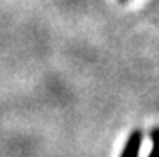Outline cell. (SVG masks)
<instances>
[{"mask_svg": "<svg viewBox=\"0 0 159 157\" xmlns=\"http://www.w3.org/2000/svg\"><path fill=\"white\" fill-rule=\"evenodd\" d=\"M142 142H144V132L141 129H134L130 133H129L120 157H139Z\"/></svg>", "mask_w": 159, "mask_h": 157, "instance_id": "1", "label": "cell"}, {"mask_svg": "<svg viewBox=\"0 0 159 157\" xmlns=\"http://www.w3.org/2000/svg\"><path fill=\"white\" fill-rule=\"evenodd\" d=\"M151 142H152V147L147 157H159V125L151 129Z\"/></svg>", "mask_w": 159, "mask_h": 157, "instance_id": "2", "label": "cell"}, {"mask_svg": "<svg viewBox=\"0 0 159 157\" xmlns=\"http://www.w3.org/2000/svg\"><path fill=\"white\" fill-rule=\"evenodd\" d=\"M122 2H125V0H122Z\"/></svg>", "mask_w": 159, "mask_h": 157, "instance_id": "3", "label": "cell"}]
</instances>
